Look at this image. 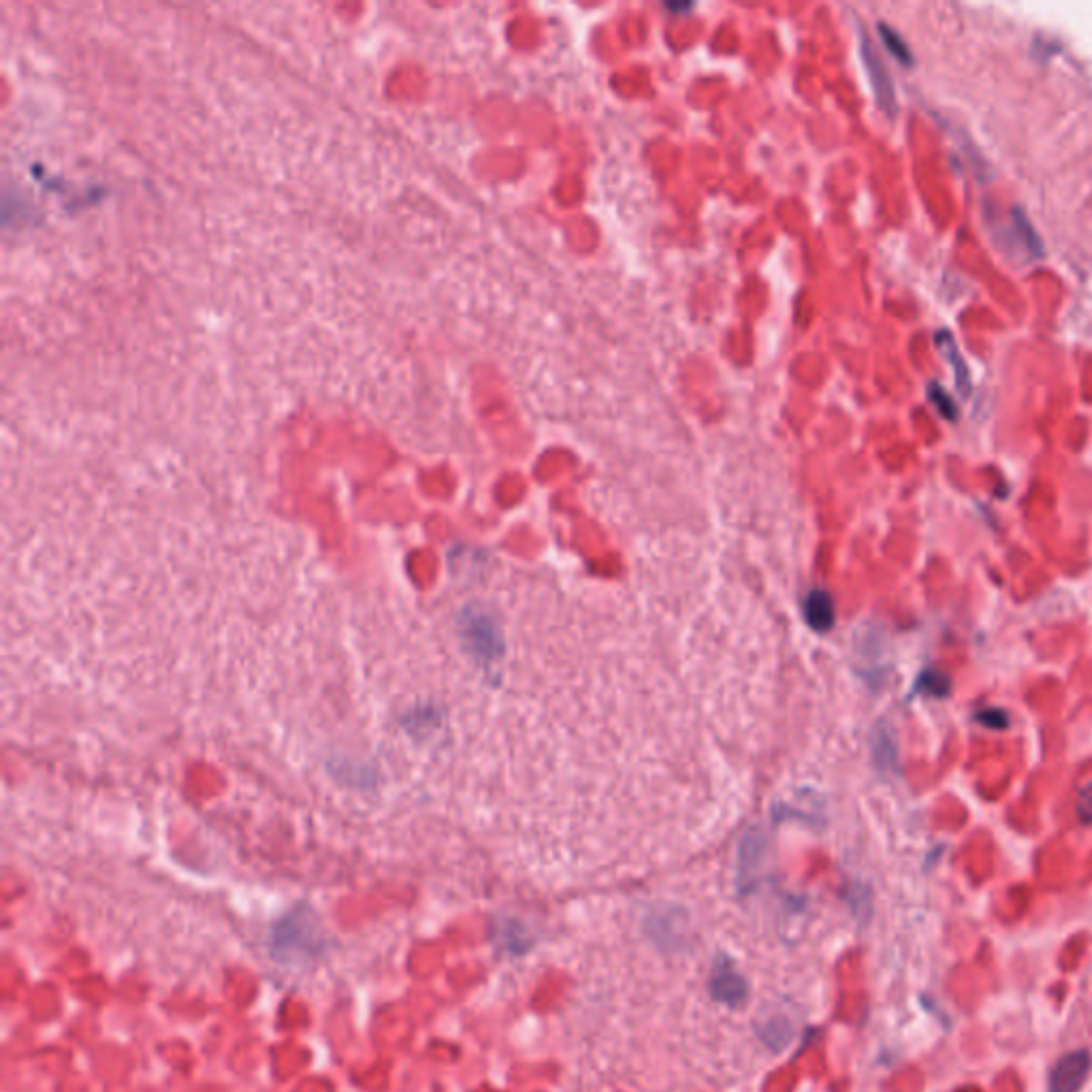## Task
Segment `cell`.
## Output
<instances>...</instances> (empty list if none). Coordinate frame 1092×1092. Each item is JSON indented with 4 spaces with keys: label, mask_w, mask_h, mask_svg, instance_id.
I'll return each mask as SVG.
<instances>
[{
    "label": "cell",
    "mask_w": 1092,
    "mask_h": 1092,
    "mask_svg": "<svg viewBox=\"0 0 1092 1092\" xmlns=\"http://www.w3.org/2000/svg\"><path fill=\"white\" fill-rule=\"evenodd\" d=\"M759 1037L764 1039V1043L768 1045L770 1050L781 1052L786 1048L787 1043L792 1042L794 1037V1028L787 1020H773L768 1022V1025L762 1026V1031H759Z\"/></svg>",
    "instance_id": "obj_9"
},
{
    "label": "cell",
    "mask_w": 1092,
    "mask_h": 1092,
    "mask_svg": "<svg viewBox=\"0 0 1092 1092\" xmlns=\"http://www.w3.org/2000/svg\"><path fill=\"white\" fill-rule=\"evenodd\" d=\"M463 636H466L467 644H470V649L478 660H497V657L502 655V651H504L500 632H497L493 623L483 615L466 617V621H463Z\"/></svg>",
    "instance_id": "obj_3"
},
{
    "label": "cell",
    "mask_w": 1092,
    "mask_h": 1092,
    "mask_svg": "<svg viewBox=\"0 0 1092 1092\" xmlns=\"http://www.w3.org/2000/svg\"><path fill=\"white\" fill-rule=\"evenodd\" d=\"M1076 813L1082 823H1092V783H1088V786H1084L1082 790H1079L1078 803H1076Z\"/></svg>",
    "instance_id": "obj_13"
},
{
    "label": "cell",
    "mask_w": 1092,
    "mask_h": 1092,
    "mask_svg": "<svg viewBox=\"0 0 1092 1092\" xmlns=\"http://www.w3.org/2000/svg\"><path fill=\"white\" fill-rule=\"evenodd\" d=\"M975 719L980 722L983 728H990V730H1008L1009 728V715L1003 711V708H983L975 715Z\"/></svg>",
    "instance_id": "obj_12"
},
{
    "label": "cell",
    "mask_w": 1092,
    "mask_h": 1092,
    "mask_svg": "<svg viewBox=\"0 0 1092 1092\" xmlns=\"http://www.w3.org/2000/svg\"><path fill=\"white\" fill-rule=\"evenodd\" d=\"M666 7L670 9L672 13H681V11H689V9H691V4H674V3H672V4H666Z\"/></svg>",
    "instance_id": "obj_14"
},
{
    "label": "cell",
    "mask_w": 1092,
    "mask_h": 1092,
    "mask_svg": "<svg viewBox=\"0 0 1092 1092\" xmlns=\"http://www.w3.org/2000/svg\"><path fill=\"white\" fill-rule=\"evenodd\" d=\"M952 681L946 677V674L941 672H933V670H926L922 672V677L918 679V691H922V694L935 696V697H946L950 694Z\"/></svg>",
    "instance_id": "obj_11"
},
{
    "label": "cell",
    "mask_w": 1092,
    "mask_h": 1092,
    "mask_svg": "<svg viewBox=\"0 0 1092 1092\" xmlns=\"http://www.w3.org/2000/svg\"><path fill=\"white\" fill-rule=\"evenodd\" d=\"M877 28H879V34H882V41H883L885 48H888L890 54L894 56V58L899 60L902 67H913V62H916V60H913L911 48H909L905 39H902L901 34L894 31V28L888 26V24H883V22Z\"/></svg>",
    "instance_id": "obj_8"
},
{
    "label": "cell",
    "mask_w": 1092,
    "mask_h": 1092,
    "mask_svg": "<svg viewBox=\"0 0 1092 1092\" xmlns=\"http://www.w3.org/2000/svg\"><path fill=\"white\" fill-rule=\"evenodd\" d=\"M803 613L809 627L815 632H828L834 626V619H837L834 599L830 593L823 591V589H813V591L804 598Z\"/></svg>",
    "instance_id": "obj_5"
},
{
    "label": "cell",
    "mask_w": 1092,
    "mask_h": 1092,
    "mask_svg": "<svg viewBox=\"0 0 1092 1092\" xmlns=\"http://www.w3.org/2000/svg\"><path fill=\"white\" fill-rule=\"evenodd\" d=\"M1011 222H1014V231L1017 242L1022 244V248L1026 250L1028 254H1031V259H1043V242L1042 237H1039V233L1034 231V226L1031 225V220H1028V216L1022 211L1020 208H1016L1011 211Z\"/></svg>",
    "instance_id": "obj_7"
},
{
    "label": "cell",
    "mask_w": 1092,
    "mask_h": 1092,
    "mask_svg": "<svg viewBox=\"0 0 1092 1092\" xmlns=\"http://www.w3.org/2000/svg\"><path fill=\"white\" fill-rule=\"evenodd\" d=\"M937 348H939V352L946 357V361L950 363V368L954 369V374H956V386L958 391L963 393L966 397L971 393V376H969V365H966L963 352H960V348L956 344V340H954V335L947 329L937 331L935 335Z\"/></svg>",
    "instance_id": "obj_6"
},
{
    "label": "cell",
    "mask_w": 1092,
    "mask_h": 1092,
    "mask_svg": "<svg viewBox=\"0 0 1092 1092\" xmlns=\"http://www.w3.org/2000/svg\"><path fill=\"white\" fill-rule=\"evenodd\" d=\"M1092 1069V1054L1086 1048L1071 1050L1062 1054L1050 1069L1048 1092H1079L1088 1082Z\"/></svg>",
    "instance_id": "obj_2"
},
{
    "label": "cell",
    "mask_w": 1092,
    "mask_h": 1092,
    "mask_svg": "<svg viewBox=\"0 0 1092 1092\" xmlns=\"http://www.w3.org/2000/svg\"><path fill=\"white\" fill-rule=\"evenodd\" d=\"M711 994L715 1000H719V1003L730 1005V1008H739V1005L745 1003L747 994H749V986L745 981V977L741 973H736L734 969H732L730 963H722L715 969V973L711 977Z\"/></svg>",
    "instance_id": "obj_4"
},
{
    "label": "cell",
    "mask_w": 1092,
    "mask_h": 1092,
    "mask_svg": "<svg viewBox=\"0 0 1092 1092\" xmlns=\"http://www.w3.org/2000/svg\"><path fill=\"white\" fill-rule=\"evenodd\" d=\"M926 393H928L930 404L935 405L937 412L943 416L946 421H956L958 419V405L954 402V397L950 393L943 388L939 382H930L928 386H926Z\"/></svg>",
    "instance_id": "obj_10"
},
{
    "label": "cell",
    "mask_w": 1092,
    "mask_h": 1092,
    "mask_svg": "<svg viewBox=\"0 0 1092 1092\" xmlns=\"http://www.w3.org/2000/svg\"><path fill=\"white\" fill-rule=\"evenodd\" d=\"M860 56L866 67V75L871 79V88L879 110H882L885 116L894 118L896 113H899L894 82H892V75L888 68H885V62L882 60L877 48H874L871 37H868L865 31H860Z\"/></svg>",
    "instance_id": "obj_1"
}]
</instances>
